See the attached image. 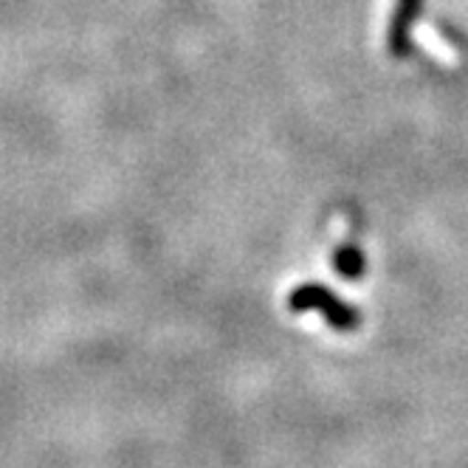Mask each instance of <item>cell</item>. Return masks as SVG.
Returning a JSON list of instances; mask_svg holds the SVG:
<instances>
[{
    "instance_id": "1",
    "label": "cell",
    "mask_w": 468,
    "mask_h": 468,
    "mask_svg": "<svg viewBox=\"0 0 468 468\" xmlns=\"http://www.w3.org/2000/svg\"><path fill=\"white\" fill-rule=\"evenodd\" d=\"M420 0H398L392 9L389 31H387V46L392 57H407L410 54V28L418 17Z\"/></svg>"
},
{
    "instance_id": "2",
    "label": "cell",
    "mask_w": 468,
    "mask_h": 468,
    "mask_svg": "<svg viewBox=\"0 0 468 468\" xmlns=\"http://www.w3.org/2000/svg\"><path fill=\"white\" fill-rule=\"evenodd\" d=\"M418 35H420V40L438 54V57H443V59H457V54H452V48L438 37V31H431L429 26H423V28H418Z\"/></svg>"
}]
</instances>
